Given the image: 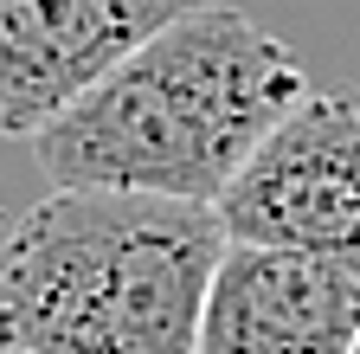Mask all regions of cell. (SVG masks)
Wrapping results in <instances>:
<instances>
[{"instance_id":"obj_4","label":"cell","mask_w":360,"mask_h":354,"mask_svg":"<svg viewBox=\"0 0 360 354\" xmlns=\"http://www.w3.org/2000/svg\"><path fill=\"white\" fill-rule=\"evenodd\" d=\"M187 0H0V142H32Z\"/></svg>"},{"instance_id":"obj_7","label":"cell","mask_w":360,"mask_h":354,"mask_svg":"<svg viewBox=\"0 0 360 354\" xmlns=\"http://www.w3.org/2000/svg\"><path fill=\"white\" fill-rule=\"evenodd\" d=\"M354 354H360V341H354Z\"/></svg>"},{"instance_id":"obj_3","label":"cell","mask_w":360,"mask_h":354,"mask_svg":"<svg viewBox=\"0 0 360 354\" xmlns=\"http://www.w3.org/2000/svg\"><path fill=\"white\" fill-rule=\"evenodd\" d=\"M225 232L360 277V91H309L219 194Z\"/></svg>"},{"instance_id":"obj_2","label":"cell","mask_w":360,"mask_h":354,"mask_svg":"<svg viewBox=\"0 0 360 354\" xmlns=\"http://www.w3.org/2000/svg\"><path fill=\"white\" fill-rule=\"evenodd\" d=\"M219 206L52 187L0 239V354H200Z\"/></svg>"},{"instance_id":"obj_6","label":"cell","mask_w":360,"mask_h":354,"mask_svg":"<svg viewBox=\"0 0 360 354\" xmlns=\"http://www.w3.org/2000/svg\"><path fill=\"white\" fill-rule=\"evenodd\" d=\"M187 7H200V0H187Z\"/></svg>"},{"instance_id":"obj_5","label":"cell","mask_w":360,"mask_h":354,"mask_svg":"<svg viewBox=\"0 0 360 354\" xmlns=\"http://www.w3.org/2000/svg\"><path fill=\"white\" fill-rule=\"evenodd\" d=\"M360 277L328 258L232 239L206 290L200 354H354Z\"/></svg>"},{"instance_id":"obj_1","label":"cell","mask_w":360,"mask_h":354,"mask_svg":"<svg viewBox=\"0 0 360 354\" xmlns=\"http://www.w3.org/2000/svg\"><path fill=\"white\" fill-rule=\"evenodd\" d=\"M302 97L309 77L277 32L238 7L200 0L45 122L32 155L52 187L219 206V194Z\"/></svg>"}]
</instances>
